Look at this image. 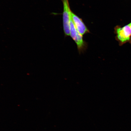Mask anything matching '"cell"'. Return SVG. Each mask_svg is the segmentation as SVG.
<instances>
[{"instance_id": "cell-3", "label": "cell", "mask_w": 131, "mask_h": 131, "mask_svg": "<svg viewBox=\"0 0 131 131\" xmlns=\"http://www.w3.org/2000/svg\"><path fill=\"white\" fill-rule=\"evenodd\" d=\"M63 24L66 36L70 35V7L68 0H63Z\"/></svg>"}, {"instance_id": "cell-2", "label": "cell", "mask_w": 131, "mask_h": 131, "mask_svg": "<svg viewBox=\"0 0 131 131\" xmlns=\"http://www.w3.org/2000/svg\"><path fill=\"white\" fill-rule=\"evenodd\" d=\"M115 39L119 46L127 43H131V27L129 24L123 27L117 25L114 27Z\"/></svg>"}, {"instance_id": "cell-4", "label": "cell", "mask_w": 131, "mask_h": 131, "mask_svg": "<svg viewBox=\"0 0 131 131\" xmlns=\"http://www.w3.org/2000/svg\"><path fill=\"white\" fill-rule=\"evenodd\" d=\"M72 19L75 27L78 32L83 36L88 33L89 31L83 22L82 20L71 11Z\"/></svg>"}, {"instance_id": "cell-1", "label": "cell", "mask_w": 131, "mask_h": 131, "mask_svg": "<svg viewBox=\"0 0 131 131\" xmlns=\"http://www.w3.org/2000/svg\"><path fill=\"white\" fill-rule=\"evenodd\" d=\"M71 10H70V36L77 46L79 53H84L88 48L87 43L83 40V36L78 32L72 19Z\"/></svg>"}, {"instance_id": "cell-5", "label": "cell", "mask_w": 131, "mask_h": 131, "mask_svg": "<svg viewBox=\"0 0 131 131\" xmlns=\"http://www.w3.org/2000/svg\"><path fill=\"white\" fill-rule=\"evenodd\" d=\"M129 24H130V25L131 27V22Z\"/></svg>"}]
</instances>
